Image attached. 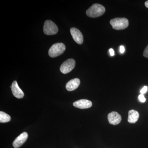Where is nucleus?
<instances>
[{
	"instance_id": "dca6fc26",
	"label": "nucleus",
	"mask_w": 148,
	"mask_h": 148,
	"mask_svg": "<svg viewBox=\"0 0 148 148\" xmlns=\"http://www.w3.org/2000/svg\"><path fill=\"white\" fill-rule=\"evenodd\" d=\"M148 87L147 86H145L142 88V90L140 91L141 94H144L147 91Z\"/></svg>"
},
{
	"instance_id": "20e7f679",
	"label": "nucleus",
	"mask_w": 148,
	"mask_h": 148,
	"mask_svg": "<svg viewBox=\"0 0 148 148\" xmlns=\"http://www.w3.org/2000/svg\"><path fill=\"white\" fill-rule=\"evenodd\" d=\"M43 32L47 35H55L58 33V28L53 21L47 20L45 22Z\"/></svg>"
},
{
	"instance_id": "a211bd4d",
	"label": "nucleus",
	"mask_w": 148,
	"mask_h": 148,
	"mask_svg": "<svg viewBox=\"0 0 148 148\" xmlns=\"http://www.w3.org/2000/svg\"><path fill=\"white\" fill-rule=\"evenodd\" d=\"M109 51H110V54L111 56H114V51L113 49H110Z\"/></svg>"
},
{
	"instance_id": "9b49d317",
	"label": "nucleus",
	"mask_w": 148,
	"mask_h": 148,
	"mask_svg": "<svg viewBox=\"0 0 148 148\" xmlns=\"http://www.w3.org/2000/svg\"><path fill=\"white\" fill-rule=\"evenodd\" d=\"M80 81L78 78L71 80L66 84V88L68 91H72L76 89L79 86Z\"/></svg>"
},
{
	"instance_id": "6ab92c4d",
	"label": "nucleus",
	"mask_w": 148,
	"mask_h": 148,
	"mask_svg": "<svg viewBox=\"0 0 148 148\" xmlns=\"http://www.w3.org/2000/svg\"><path fill=\"white\" fill-rule=\"evenodd\" d=\"M145 6L147 8H148V1H146L145 3Z\"/></svg>"
},
{
	"instance_id": "6e6552de",
	"label": "nucleus",
	"mask_w": 148,
	"mask_h": 148,
	"mask_svg": "<svg viewBox=\"0 0 148 148\" xmlns=\"http://www.w3.org/2000/svg\"><path fill=\"white\" fill-rule=\"evenodd\" d=\"M108 120L110 124L116 125L121 122V116L116 112H112L108 115Z\"/></svg>"
},
{
	"instance_id": "f03ea898",
	"label": "nucleus",
	"mask_w": 148,
	"mask_h": 148,
	"mask_svg": "<svg viewBox=\"0 0 148 148\" xmlns=\"http://www.w3.org/2000/svg\"><path fill=\"white\" fill-rule=\"evenodd\" d=\"M66 46L63 43H56L53 45L49 50V55L51 58H55L64 53Z\"/></svg>"
},
{
	"instance_id": "2eb2a0df",
	"label": "nucleus",
	"mask_w": 148,
	"mask_h": 148,
	"mask_svg": "<svg viewBox=\"0 0 148 148\" xmlns=\"http://www.w3.org/2000/svg\"><path fill=\"white\" fill-rule=\"evenodd\" d=\"M143 56L145 58H148V45L147 46V47L145 48L143 52Z\"/></svg>"
},
{
	"instance_id": "f8f14e48",
	"label": "nucleus",
	"mask_w": 148,
	"mask_h": 148,
	"mask_svg": "<svg viewBox=\"0 0 148 148\" xmlns=\"http://www.w3.org/2000/svg\"><path fill=\"white\" fill-rule=\"evenodd\" d=\"M139 117V114L138 111L135 110H130L128 112V122L130 123H135L138 121Z\"/></svg>"
},
{
	"instance_id": "ddd939ff",
	"label": "nucleus",
	"mask_w": 148,
	"mask_h": 148,
	"mask_svg": "<svg viewBox=\"0 0 148 148\" xmlns=\"http://www.w3.org/2000/svg\"><path fill=\"white\" fill-rule=\"evenodd\" d=\"M10 116L3 112H0V122L2 123L8 122L10 121Z\"/></svg>"
},
{
	"instance_id": "f257e3e1",
	"label": "nucleus",
	"mask_w": 148,
	"mask_h": 148,
	"mask_svg": "<svg viewBox=\"0 0 148 148\" xmlns=\"http://www.w3.org/2000/svg\"><path fill=\"white\" fill-rule=\"evenodd\" d=\"M106 11V9L103 6L99 4L92 5L86 10V14L88 17L96 18L102 16Z\"/></svg>"
},
{
	"instance_id": "9d476101",
	"label": "nucleus",
	"mask_w": 148,
	"mask_h": 148,
	"mask_svg": "<svg viewBox=\"0 0 148 148\" xmlns=\"http://www.w3.org/2000/svg\"><path fill=\"white\" fill-rule=\"evenodd\" d=\"M73 106L78 108L84 109L89 108L92 106L91 101L86 99H81L74 102Z\"/></svg>"
},
{
	"instance_id": "f3484780",
	"label": "nucleus",
	"mask_w": 148,
	"mask_h": 148,
	"mask_svg": "<svg viewBox=\"0 0 148 148\" xmlns=\"http://www.w3.org/2000/svg\"><path fill=\"white\" fill-rule=\"evenodd\" d=\"M120 51L121 53H123L125 51V48L123 46H121L120 47Z\"/></svg>"
},
{
	"instance_id": "423d86ee",
	"label": "nucleus",
	"mask_w": 148,
	"mask_h": 148,
	"mask_svg": "<svg viewBox=\"0 0 148 148\" xmlns=\"http://www.w3.org/2000/svg\"><path fill=\"white\" fill-rule=\"evenodd\" d=\"M70 32L75 41L78 44H82L84 41V38L80 31L77 28H72L70 30Z\"/></svg>"
},
{
	"instance_id": "0eeeda50",
	"label": "nucleus",
	"mask_w": 148,
	"mask_h": 148,
	"mask_svg": "<svg viewBox=\"0 0 148 148\" xmlns=\"http://www.w3.org/2000/svg\"><path fill=\"white\" fill-rule=\"evenodd\" d=\"M28 138V134L27 132H24L18 136L14 141L13 146L14 147L17 148L22 146L27 141Z\"/></svg>"
},
{
	"instance_id": "1a4fd4ad",
	"label": "nucleus",
	"mask_w": 148,
	"mask_h": 148,
	"mask_svg": "<svg viewBox=\"0 0 148 148\" xmlns=\"http://www.w3.org/2000/svg\"><path fill=\"white\" fill-rule=\"evenodd\" d=\"M11 90L14 96L16 98L20 99L24 97V92L19 88L16 81H14L12 82L11 86Z\"/></svg>"
},
{
	"instance_id": "7ed1b4c3",
	"label": "nucleus",
	"mask_w": 148,
	"mask_h": 148,
	"mask_svg": "<svg viewBox=\"0 0 148 148\" xmlns=\"http://www.w3.org/2000/svg\"><path fill=\"white\" fill-rule=\"evenodd\" d=\"M110 24L113 29L116 30H123L127 28L129 25L128 19L125 18H116L111 19Z\"/></svg>"
},
{
	"instance_id": "4468645a",
	"label": "nucleus",
	"mask_w": 148,
	"mask_h": 148,
	"mask_svg": "<svg viewBox=\"0 0 148 148\" xmlns=\"http://www.w3.org/2000/svg\"><path fill=\"white\" fill-rule=\"evenodd\" d=\"M138 98H139V100L142 103H145L146 101V98H145V96H144L143 94H141L139 95Z\"/></svg>"
},
{
	"instance_id": "39448f33",
	"label": "nucleus",
	"mask_w": 148,
	"mask_h": 148,
	"mask_svg": "<svg viewBox=\"0 0 148 148\" xmlns=\"http://www.w3.org/2000/svg\"><path fill=\"white\" fill-rule=\"evenodd\" d=\"M75 61L73 58H70L64 61L60 67V71L62 73L66 74L71 71L75 68Z\"/></svg>"
}]
</instances>
